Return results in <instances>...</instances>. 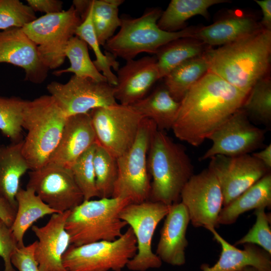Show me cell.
Wrapping results in <instances>:
<instances>
[{"mask_svg":"<svg viewBox=\"0 0 271 271\" xmlns=\"http://www.w3.org/2000/svg\"><path fill=\"white\" fill-rule=\"evenodd\" d=\"M248 117L264 125L271 122V81L268 77L259 80L252 88L241 107Z\"/></svg>","mask_w":271,"mask_h":271,"instance_id":"35","label":"cell"},{"mask_svg":"<svg viewBox=\"0 0 271 271\" xmlns=\"http://www.w3.org/2000/svg\"><path fill=\"white\" fill-rule=\"evenodd\" d=\"M37 18L28 5L19 0H0V30L23 28Z\"/></svg>","mask_w":271,"mask_h":271,"instance_id":"38","label":"cell"},{"mask_svg":"<svg viewBox=\"0 0 271 271\" xmlns=\"http://www.w3.org/2000/svg\"><path fill=\"white\" fill-rule=\"evenodd\" d=\"M228 2L226 0H172L162 12L157 25L164 31L177 32L184 29L186 22L192 17L200 15L208 18L209 8Z\"/></svg>","mask_w":271,"mask_h":271,"instance_id":"29","label":"cell"},{"mask_svg":"<svg viewBox=\"0 0 271 271\" xmlns=\"http://www.w3.org/2000/svg\"><path fill=\"white\" fill-rule=\"evenodd\" d=\"M18 247V243L11 227L0 218V257L4 261L3 271H16L11 259Z\"/></svg>","mask_w":271,"mask_h":271,"instance_id":"40","label":"cell"},{"mask_svg":"<svg viewBox=\"0 0 271 271\" xmlns=\"http://www.w3.org/2000/svg\"><path fill=\"white\" fill-rule=\"evenodd\" d=\"M170 206L147 200L130 203L121 211L119 217L132 229L137 240V251L126 267L131 271L158 268L162 261L152 250L154 234L160 222L168 214Z\"/></svg>","mask_w":271,"mask_h":271,"instance_id":"10","label":"cell"},{"mask_svg":"<svg viewBox=\"0 0 271 271\" xmlns=\"http://www.w3.org/2000/svg\"><path fill=\"white\" fill-rule=\"evenodd\" d=\"M137 251L136 238L129 227L113 241L70 244L62 261L68 271H121Z\"/></svg>","mask_w":271,"mask_h":271,"instance_id":"8","label":"cell"},{"mask_svg":"<svg viewBox=\"0 0 271 271\" xmlns=\"http://www.w3.org/2000/svg\"><path fill=\"white\" fill-rule=\"evenodd\" d=\"M254 1L262 11V18L260 22L262 28L265 30L271 31V1L255 0Z\"/></svg>","mask_w":271,"mask_h":271,"instance_id":"44","label":"cell"},{"mask_svg":"<svg viewBox=\"0 0 271 271\" xmlns=\"http://www.w3.org/2000/svg\"><path fill=\"white\" fill-rule=\"evenodd\" d=\"M82 22L72 5L66 11L36 18L22 29L37 45L43 64L53 69L64 63L67 43Z\"/></svg>","mask_w":271,"mask_h":271,"instance_id":"9","label":"cell"},{"mask_svg":"<svg viewBox=\"0 0 271 271\" xmlns=\"http://www.w3.org/2000/svg\"><path fill=\"white\" fill-rule=\"evenodd\" d=\"M28 5L35 12L51 14L62 12L63 2L59 0H27Z\"/></svg>","mask_w":271,"mask_h":271,"instance_id":"42","label":"cell"},{"mask_svg":"<svg viewBox=\"0 0 271 271\" xmlns=\"http://www.w3.org/2000/svg\"><path fill=\"white\" fill-rule=\"evenodd\" d=\"M157 130L152 120L143 118L132 146L116 158L117 177L111 197L127 199L132 203L149 200L151 182L148 155L152 138Z\"/></svg>","mask_w":271,"mask_h":271,"instance_id":"7","label":"cell"},{"mask_svg":"<svg viewBox=\"0 0 271 271\" xmlns=\"http://www.w3.org/2000/svg\"><path fill=\"white\" fill-rule=\"evenodd\" d=\"M37 241L18 247L12 256V263L19 271H40L35 256Z\"/></svg>","mask_w":271,"mask_h":271,"instance_id":"41","label":"cell"},{"mask_svg":"<svg viewBox=\"0 0 271 271\" xmlns=\"http://www.w3.org/2000/svg\"><path fill=\"white\" fill-rule=\"evenodd\" d=\"M93 163L99 198L111 197L117 177L116 158L96 143Z\"/></svg>","mask_w":271,"mask_h":271,"instance_id":"34","label":"cell"},{"mask_svg":"<svg viewBox=\"0 0 271 271\" xmlns=\"http://www.w3.org/2000/svg\"><path fill=\"white\" fill-rule=\"evenodd\" d=\"M96 143L82 154L70 167L74 180L83 196L84 200L99 197L93 163Z\"/></svg>","mask_w":271,"mask_h":271,"instance_id":"37","label":"cell"},{"mask_svg":"<svg viewBox=\"0 0 271 271\" xmlns=\"http://www.w3.org/2000/svg\"><path fill=\"white\" fill-rule=\"evenodd\" d=\"M209 71L248 95L266 76L271 56V31L263 28L204 54Z\"/></svg>","mask_w":271,"mask_h":271,"instance_id":"2","label":"cell"},{"mask_svg":"<svg viewBox=\"0 0 271 271\" xmlns=\"http://www.w3.org/2000/svg\"><path fill=\"white\" fill-rule=\"evenodd\" d=\"M65 55L70 61V67L55 71L53 73L54 75L59 76L64 73L71 72L77 77L107 82L106 78L97 70L91 61L87 44L78 37L74 36L69 40L66 47Z\"/></svg>","mask_w":271,"mask_h":271,"instance_id":"33","label":"cell"},{"mask_svg":"<svg viewBox=\"0 0 271 271\" xmlns=\"http://www.w3.org/2000/svg\"><path fill=\"white\" fill-rule=\"evenodd\" d=\"M162 12L159 8H151L140 17L120 18V30L103 46L105 51L127 61L141 53L156 54L161 47L175 40L193 37L197 29L194 27L175 32L161 29L157 22Z\"/></svg>","mask_w":271,"mask_h":271,"instance_id":"5","label":"cell"},{"mask_svg":"<svg viewBox=\"0 0 271 271\" xmlns=\"http://www.w3.org/2000/svg\"><path fill=\"white\" fill-rule=\"evenodd\" d=\"M67 118L50 95L27 100L22 127L27 134L23 140L22 153L31 170L48 163L60 141Z\"/></svg>","mask_w":271,"mask_h":271,"instance_id":"4","label":"cell"},{"mask_svg":"<svg viewBox=\"0 0 271 271\" xmlns=\"http://www.w3.org/2000/svg\"><path fill=\"white\" fill-rule=\"evenodd\" d=\"M17 209L11 226L18 247L24 246V236L27 230L38 219L47 215L60 213L51 208L38 196L34 190L20 188L16 196Z\"/></svg>","mask_w":271,"mask_h":271,"instance_id":"27","label":"cell"},{"mask_svg":"<svg viewBox=\"0 0 271 271\" xmlns=\"http://www.w3.org/2000/svg\"><path fill=\"white\" fill-rule=\"evenodd\" d=\"M180 105L165 86L159 87L130 106L143 118L152 120L157 129H171Z\"/></svg>","mask_w":271,"mask_h":271,"instance_id":"26","label":"cell"},{"mask_svg":"<svg viewBox=\"0 0 271 271\" xmlns=\"http://www.w3.org/2000/svg\"><path fill=\"white\" fill-rule=\"evenodd\" d=\"M148 167L152 180L148 200L169 206L180 202L181 192L194 175L185 148L157 129L150 144Z\"/></svg>","mask_w":271,"mask_h":271,"instance_id":"3","label":"cell"},{"mask_svg":"<svg viewBox=\"0 0 271 271\" xmlns=\"http://www.w3.org/2000/svg\"><path fill=\"white\" fill-rule=\"evenodd\" d=\"M16 212L17 210L8 201L0 197V218L10 227L13 224Z\"/></svg>","mask_w":271,"mask_h":271,"instance_id":"43","label":"cell"},{"mask_svg":"<svg viewBox=\"0 0 271 271\" xmlns=\"http://www.w3.org/2000/svg\"><path fill=\"white\" fill-rule=\"evenodd\" d=\"M97 143L115 158L134 143L143 119L130 105L120 103L89 112Z\"/></svg>","mask_w":271,"mask_h":271,"instance_id":"11","label":"cell"},{"mask_svg":"<svg viewBox=\"0 0 271 271\" xmlns=\"http://www.w3.org/2000/svg\"><path fill=\"white\" fill-rule=\"evenodd\" d=\"M26 102L18 97L0 96V131L12 143L23 140L22 123Z\"/></svg>","mask_w":271,"mask_h":271,"instance_id":"36","label":"cell"},{"mask_svg":"<svg viewBox=\"0 0 271 271\" xmlns=\"http://www.w3.org/2000/svg\"><path fill=\"white\" fill-rule=\"evenodd\" d=\"M96 142L89 112L68 117L58 144L48 163L70 168Z\"/></svg>","mask_w":271,"mask_h":271,"instance_id":"20","label":"cell"},{"mask_svg":"<svg viewBox=\"0 0 271 271\" xmlns=\"http://www.w3.org/2000/svg\"><path fill=\"white\" fill-rule=\"evenodd\" d=\"M208 71L209 64L203 54L182 63L172 70L164 78L165 86L173 98L180 102L188 91Z\"/></svg>","mask_w":271,"mask_h":271,"instance_id":"30","label":"cell"},{"mask_svg":"<svg viewBox=\"0 0 271 271\" xmlns=\"http://www.w3.org/2000/svg\"><path fill=\"white\" fill-rule=\"evenodd\" d=\"M264 139L265 130L253 124L241 108L208 137L212 145L200 159L206 160L216 155L249 154L260 147Z\"/></svg>","mask_w":271,"mask_h":271,"instance_id":"15","label":"cell"},{"mask_svg":"<svg viewBox=\"0 0 271 271\" xmlns=\"http://www.w3.org/2000/svg\"><path fill=\"white\" fill-rule=\"evenodd\" d=\"M271 207V174L268 173L222 208L219 224L234 223L243 213L252 209Z\"/></svg>","mask_w":271,"mask_h":271,"instance_id":"25","label":"cell"},{"mask_svg":"<svg viewBox=\"0 0 271 271\" xmlns=\"http://www.w3.org/2000/svg\"><path fill=\"white\" fill-rule=\"evenodd\" d=\"M180 200L194 227L208 230L218 227L223 194L216 177L208 168L190 178L181 192Z\"/></svg>","mask_w":271,"mask_h":271,"instance_id":"13","label":"cell"},{"mask_svg":"<svg viewBox=\"0 0 271 271\" xmlns=\"http://www.w3.org/2000/svg\"><path fill=\"white\" fill-rule=\"evenodd\" d=\"M130 203L128 199L118 197L84 200L71 210L66 222L71 244L80 246L120 237L127 224L119 214Z\"/></svg>","mask_w":271,"mask_h":271,"instance_id":"6","label":"cell"},{"mask_svg":"<svg viewBox=\"0 0 271 271\" xmlns=\"http://www.w3.org/2000/svg\"><path fill=\"white\" fill-rule=\"evenodd\" d=\"M247 96L208 71L180 101L171 129L180 140L199 146L242 107Z\"/></svg>","mask_w":271,"mask_h":271,"instance_id":"1","label":"cell"},{"mask_svg":"<svg viewBox=\"0 0 271 271\" xmlns=\"http://www.w3.org/2000/svg\"><path fill=\"white\" fill-rule=\"evenodd\" d=\"M123 2V0L88 1L93 27L100 45L103 46L120 27L118 7Z\"/></svg>","mask_w":271,"mask_h":271,"instance_id":"32","label":"cell"},{"mask_svg":"<svg viewBox=\"0 0 271 271\" xmlns=\"http://www.w3.org/2000/svg\"><path fill=\"white\" fill-rule=\"evenodd\" d=\"M241 271H262L257 268L252 266H246L241 270Z\"/></svg>","mask_w":271,"mask_h":271,"instance_id":"46","label":"cell"},{"mask_svg":"<svg viewBox=\"0 0 271 271\" xmlns=\"http://www.w3.org/2000/svg\"><path fill=\"white\" fill-rule=\"evenodd\" d=\"M114 96L120 104L130 105L147 95L160 79L156 57L145 56L126 61L117 71Z\"/></svg>","mask_w":271,"mask_h":271,"instance_id":"19","label":"cell"},{"mask_svg":"<svg viewBox=\"0 0 271 271\" xmlns=\"http://www.w3.org/2000/svg\"><path fill=\"white\" fill-rule=\"evenodd\" d=\"M1 63L23 68L25 80L36 84L44 82L49 69L40 58L37 45L20 28L0 31Z\"/></svg>","mask_w":271,"mask_h":271,"instance_id":"18","label":"cell"},{"mask_svg":"<svg viewBox=\"0 0 271 271\" xmlns=\"http://www.w3.org/2000/svg\"><path fill=\"white\" fill-rule=\"evenodd\" d=\"M210 159L208 168L219 183L224 206L270 173V170L250 154L234 157L216 155Z\"/></svg>","mask_w":271,"mask_h":271,"instance_id":"16","label":"cell"},{"mask_svg":"<svg viewBox=\"0 0 271 271\" xmlns=\"http://www.w3.org/2000/svg\"><path fill=\"white\" fill-rule=\"evenodd\" d=\"M70 211L53 214L45 225L32 226V230L38 238L35 256L40 271H68L62 258L71 244L65 229Z\"/></svg>","mask_w":271,"mask_h":271,"instance_id":"17","label":"cell"},{"mask_svg":"<svg viewBox=\"0 0 271 271\" xmlns=\"http://www.w3.org/2000/svg\"><path fill=\"white\" fill-rule=\"evenodd\" d=\"M26 187L36 194L51 208L61 213L71 210L84 201L70 168L48 163L29 173Z\"/></svg>","mask_w":271,"mask_h":271,"instance_id":"14","label":"cell"},{"mask_svg":"<svg viewBox=\"0 0 271 271\" xmlns=\"http://www.w3.org/2000/svg\"><path fill=\"white\" fill-rule=\"evenodd\" d=\"M209 48L191 37L178 39L162 46L155 54L160 79L182 63L203 55Z\"/></svg>","mask_w":271,"mask_h":271,"instance_id":"28","label":"cell"},{"mask_svg":"<svg viewBox=\"0 0 271 271\" xmlns=\"http://www.w3.org/2000/svg\"><path fill=\"white\" fill-rule=\"evenodd\" d=\"M265 208L255 209L256 221L248 232L237 240L234 245L250 243L258 245L271 254L270 215L265 212Z\"/></svg>","mask_w":271,"mask_h":271,"instance_id":"39","label":"cell"},{"mask_svg":"<svg viewBox=\"0 0 271 271\" xmlns=\"http://www.w3.org/2000/svg\"><path fill=\"white\" fill-rule=\"evenodd\" d=\"M47 89L67 117L117 103L114 96V86L107 82L74 75L64 84L50 83Z\"/></svg>","mask_w":271,"mask_h":271,"instance_id":"12","label":"cell"},{"mask_svg":"<svg viewBox=\"0 0 271 271\" xmlns=\"http://www.w3.org/2000/svg\"><path fill=\"white\" fill-rule=\"evenodd\" d=\"M23 144V140L0 147V197L16 210V196L21 188V179L30 170L22 153Z\"/></svg>","mask_w":271,"mask_h":271,"instance_id":"24","label":"cell"},{"mask_svg":"<svg viewBox=\"0 0 271 271\" xmlns=\"http://www.w3.org/2000/svg\"><path fill=\"white\" fill-rule=\"evenodd\" d=\"M219 243L221 251L218 261L213 266L203 264L201 271H241L252 266L262 271H271V254L255 244L246 243L240 249L228 243L216 231L209 230Z\"/></svg>","mask_w":271,"mask_h":271,"instance_id":"22","label":"cell"},{"mask_svg":"<svg viewBox=\"0 0 271 271\" xmlns=\"http://www.w3.org/2000/svg\"><path fill=\"white\" fill-rule=\"evenodd\" d=\"M85 8L84 14L86 15L81 24L77 27L75 35L85 41L93 50L96 60L93 62L102 75L106 78L107 82L115 86L117 84V77L111 70V68L117 71L119 63L116 58L109 52L102 53L100 49V45L98 42L94 31L91 20V11L89 6L88 1L84 0Z\"/></svg>","mask_w":271,"mask_h":271,"instance_id":"31","label":"cell"},{"mask_svg":"<svg viewBox=\"0 0 271 271\" xmlns=\"http://www.w3.org/2000/svg\"><path fill=\"white\" fill-rule=\"evenodd\" d=\"M190 222L188 211L181 202L170 206L156 253L162 262L173 266L185 263V249L188 245L186 234Z\"/></svg>","mask_w":271,"mask_h":271,"instance_id":"21","label":"cell"},{"mask_svg":"<svg viewBox=\"0 0 271 271\" xmlns=\"http://www.w3.org/2000/svg\"><path fill=\"white\" fill-rule=\"evenodd\" d=\"M262 28L260 23L252 16L241 12H235L211 25L196 29L193 38L210 47L223 46Z\"/></svg>","mask_w":271,"mask_h":271,"instance_id":"23","label":"cell"},{"mask_svg":"<svg viewBox=\"0 0 271 271\" xmlns=\"http://www.w3.org/2000/svg\"><path fill=\"white\" fill-rule=\"evenodd\" d=\"M252 155L260 161L269 170L271 168V144L266 146L259 152L253 153Z\"/></svg>","mask_w":271,"mask_h":271,"instance_id":"45","label":"cell"}]
</instances>
